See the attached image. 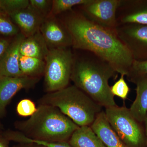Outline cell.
<instances>
[{
  "mask_svg": "<svg viewBox=\"0 0 147 147\" xmlns=\"http://www.w3.org/2000/svg\"><path fill=\"white\" fill-rule=\"evenodd\" d=\"M62 19L72 37L74 50L94 53L108 61L118 74L126 76L134 60L113 31L96 24L80 11L66 12Z\"/></svg>",
  "mask_w": 147,
  "mask_h": 147,
  "instance_id": "cell-1",
  "label": "cell"
},
{
  "mask_svg": "<svg viewBox=\"0 0 147 147\" xmlns=\"http://www.w3.org/2000/svg\"><path fill=\"white\" fill-rule=\"evenodd\" d=\"M80 50L82 53H74L71 76L74 85L101 107L116 106L109 81L116 79L118 73L104 59L89 51Z\"/></svg>",
  "mask_w": 147,
  "mask_h": 147,
  "instance_id": "cell-2",
  "label": "cell"
},
{
  "mask_svg": "<svg viewBox=\"0 0 147 147\" xmlns=\"http://www.w3.org/2000/svg\"><path fill=\"white\" fill-rule=\"evenodd\" d=\"M15 127L17 131L33 140L68 142L79 126L56 107L39 104L33 115L27 120L16 122Z\"/></svg>",
  "mask_w": 147,
  "mask_h": 147,
  "instance_id": "cell-3",
  "label": "cell"
},
{
  "mask_svg": "<svg viewBox=\"0 0 147 147\" xmlns=\"http://www.w3.org/2000/svg\"><path fill=\"white\" fill-rule=\"evenodd\" d=\"M39 102L58 108L79 127L90 126L102 111V107L74 85L47 92Z\"/></svg>",
  "mask_w": 147,
  "mask_h": 147,
  "instance_id": "cell-4",
  "label": "cell"
},
{
  "mask_svg": "<svg viewBox=\"0 0 147 147\" xmlns=\"http://www.w3.org/2000/svg\"><path fill=\"white\" fill-rule=\"evenodd\" d=\"M71 47L49 49L45 59L44 85L51 92L68 86L71 81L74 55Z\"/></svg>",
  "mask_w": 147,
  "mask_h": 147,
  "instance_id": "cell-5",
  "label": "cell"
},
{
  "mask_svg": "<svg viewBox=\"0 0 147 147\" xmlns=\"http://www.w3.org/2000/svg\"><path fill=\"white\" fill-rule=\"evenodd\" d=\"M108 122L119 138L127 147L147 146L144 128L125 105L105 108Z\"/></svg>",
  "mask_w": 147,
  "mask_h": 147,
  "instance_id": "cell-6",
  "label": "cell"
},
{
  "mask_svg": "<svg viewBox=\"0 0 147 147\" xmlns=\"http://www.w3.org/2000/svg\"><path fill=\"white\" fill-rule=\"evenodd\" d=\"M115 32L131 53L134 60H147V26L121 24L116 27Z\"/></svg>",
  "mask_w": 147,
  "mask_h": 147,
  "instance_id": "cell-7",
  "label": "cell"
},
{
  "mask_svg": "<svg viewBox=\"0 0 147 147\" xmlns=\"http://www.w3.org/2000/svg\"><path fill=\"white\" fill-rule=\"evenodd\" d=\"M120 0H89L78 6L85 17L96 24L113 31L117 27L116 13Z\"/></svg>",
  "mask_w": 147,
  "mask_h": 147,
  "instance_id": "cell-8",
  "label": "cell"
},
{
  "mask_svg": "<svg viewBox=\"0 0 147 147\" xmlns=\"http://www.w3.org/2000/svg\"><path fill=\"white\" fill-rule=\"evenodd\" d=\"M40 31L49 49L72 47L71 34L62 20L50 15L41 24Z\"/></svg>",
  "mask_w": 147,
  "mask_h": 147,
  "instance_id": "cell-9",
  "label": "cell"
},
{
  "mask_svg": "<svg viewBox=\"0 0 147 147\" xmlns=\"http://www.w3.org/2000/svg\"><path fill=\"white\" fill-rule=\"evenodd\" d=\"M40 79V78L26 76H0V118L5 116L7 106L18 91L34 87Z\"/></svg>",
  "mask_w": 147,
  "mask_h": 147,
  "instance_id": "cell-10",
  "label": "cell"
},
{
  "mask_svg": "<svg viewBox=\"0 0 147 147\" xmlns=\"http://www.w3.org/2000/svg\"><path fill=\"white\" fill-rule=\"evenodd\" d=\"M116 20L117 26L128 24L147 26V1L120 0Z\"/></svg>",
  "mask_w": 147,
  "mask_h": 147,
  "instance_id": "cell-11",
  "label": "cell"
},
{
  "mask_svg": "<svg viewBox=\"0 0 147 147\" xmlns=\"http://www.w3.org/2000/svg\"><path fill=\"white\" fill-rule=\"evenodd\" d=\"M21 32L14 36L0 61V76L19 77L24 76L19 67L21 43L25 38Z\"/></svg>",
  "mask_w": 147,
  "mask_h": 147,
  "instance_id": "cell-12",
  "label": "cell"
},
{
  "mask_svg": "<svg viewBox=\"0 0 147 147\" xmlns=\"http://www.w3.org/2000/svg\"><path fill=\"white\" fill-rule=\"evenodd\" d=\"M8 16L26 38L39 31L41 24L45 19L34 10L30 5L27 8Z\"/></svg>",
  "mask_w": 147,
  "mask_h": 147,
  "instance_id": "cell-13",
  "label": "cell"
},
{
  "mask_svg": "<svg viewBox=\"0 0 147 147\" xmlns=\"http://www.w3.org/2000/svg\"><path fill=\"white\" fill-rule=\"evenodd\" d=\"M90 127L106 147H127L110 126L103 110L98 115Z\"/></svg>",
  "mask_w": 147,
  "mask_h": 147,
  "instance_id": "cell-14",
  "label": "cell"
},
{
  "mask_svg": "<svg viewBox=\"0 0 147 147\" xmlns=\"http://www.w3.org/2000/svg\"><path fill=\"white\" fill-rule=\"evenodd\" d=\"M136 85V96L129 110L140 123H144L147 113V76H142L132 81Z\"/></svg>",
  "mask_w": 147,
  "mask_h": 147,
  "instance_id": "cell-15",
  "label": "cell"
},
{
  "mask_svg": "<svg viewBox=\"0 0 147 147\" xmlns=\"http://www.w3.org/2000/svg\"><path fill=\"white\" fill-rule=\"evenodd\" d=\"M49 49L40 31L25 38L20 46V55L45 60Z\"/></svg>",
  "mask_w": 147,
  "mask_h": 147,
  "instance_id": "cell-16",
  "label": "cell"
},
{
  "mask_svg": "<svg viewBox=\"0 0 147 147\" xmlns=\"http://www.w3.org/2000/svg\"><path fill=\"white\" fill-rule=\"evenodd\" d=\"M68 143L71 147H106L89 126L79 127L71 135Z\"/></svg>",
  "mask_w": 147,
  "mask_h": 147,
  "instance_id": "cell-17",
  "label": "cell"
},
{
  "mask_svg": "<svg viewBox=\"0 0 147 147\" xmlns=\"http://www.w3.org/2000/svg\"><path fill=\"white\" fill-rule=\"evenodd\" d=\"M19 65L21 71L25 76L40 78L44 75L45 60L20 55Z\"/></svg>",
  "mask_w": 147,
  "mask_h": 147,
  "instance_id": "cell-18",
  "label": "cell"
},
{
  "mask_svg": "<svg viewBox=\"0 0 147 147\" xmlns=\"http://www.w3.org/2000/svg\"><path fill=\"white\" fill-rule=\"evenodd\" d=\"M89 0H53L50 15L57 16L61 13L72 10L76 6L86 3Z\"/></svg>",
  "mask_w": 147,
  "mask_h": 147,
  "instance_id": "cell-19",
  "label": "cell"
},
{
  "mask_svg": "<svg viewBox=\"0 0 147 147\" xmlns=\"http://www.w3.org/2000/svg\"><path fill=\"white\" fill-rule=\"evenodd\" d=\"M29 5V0H0V10L9 16L27 8Z\"/></svg>",
  "mask_w": 147,
  "mask_h": 147,
  "instance_id": "cell-20",
  "label": "cell"
},
{
  "mask_svg": "<svg viewBox=\"0 0 147 147\" xmlns=\"http://www.w3.org/2000/svg\"><path fill=\"white\" fill-rule=\"evenodd\" d=\"M7 16L2 12L0 13V34L15 36L20 32V30Z\"/></svg>",
  "mask_w": 147,
  "mask_h": 147,
  "instance_id": "cell-21",
  "label": "cell"
},
{
  "mask_svg": "<svg viewBox=\"0 0 147 147\" xmlns=\"http://www.w3.org/2000/svg\"><path fill=\"white\" fill-rule=\"evenodd\" d=\"M126 76L130 82L139 77L147 76V60H134Z\"/></svg>",
  "mask_w": 147,
  "mask_h": 147,
  "instance_id": "cell-22",
  "label": "cell"
},
{
  "mask_svg": "<svg viewBox=\"0 0 147 147\" xmlns=\"http://www.w3.org/2000/svg\"><path fill=\"white\" fill-rule=\"evenodd\" d=\"M125 75H121L120 78L110 86L112 93L114 96L120 98L124 101L127 98L130 88L124 79Z\"/></svg>",
  "mask_w": 147,
  "mask_h": 147,
  "instance_id": "cell-23",
  "label": "cell"
},
{
  "mask_svg": "<svg viewBox=\"0 0 147 147\" xmlns=\"http://www.w3.org/2000/svg\"><path fill=\"white\" fill-rule=\"evenodd\" d=\"M30 6L34 10L45 18L51 13L53 1L30 0Z\"/></svg>",
  "mask_w": 147,
  "mask_h": 147,
  "instance_id": "cell-24",
  "label": "cell"
},
{
  "mask_svg": "<svg viewBox=\"0 0 147 147\" xmlns=\"http://www.w3.org/2000/svg\"><path fill=\"white\" fill-rule=\"evenodd\" d=\"M37 110L35 103L32 100L25 98L20 100L16 106V112L22 117H31Z\"/></svg>",
  "mask_w": 147,
  "mask_h": 147,
  "instance_id": "cell-25",
  "label": "cell"
},
{
  "mask_svg": "<svg viewBox=\"0 0 147 147\" xmlns=\"http://www.w3.org/2000/svg\"><path fill=\"white\" fill-rule=\"evenodd\" d=\"M41 144L47 147H71L67 142H42Z\"/></svg>",
  "mask_w": 147,
  "mask_h": 147,
  "instance_id": "cell-26",
  "label": "cell"
},
{
  "mask_svg": "<svg viewBox=\"0 0 147 147\" xmlns=\"http://www.w3.org/2000/svg\"><path fill=\"white\" fill-rule=\"evenodd\" d=\"M11 41L5 38H0V61L9 46Z\"/></svg>",
  "mask_w": 147,
  "mask_h": 147,
  "instance_id": "cell-27",
  "label": "cell"
},
{
  "mask_svg": "<svg viewBox=\"0 0 147 147\" xmlns=\"http://www.w3.org/2000/svg\"><path fill=\"white\" fill-rule=\"evenodd\" d=\"M13 147H47L43 145L38 144L32 142L29 143H18V144L13 146Z\"/></svg>",
  "mask_w": 147,
  "mask_h": 147,
  "instance_id": "cell-28",
  "label": "cell"
},
{
  "mask_svg": "<svg viewBox=\"0 0 147 147\" xmlns=\"http://www.w3.org/2000/svg\"><path fill=\"white\" fill-rule=\"evenodd\" d=\"M144 123V128L145 135H146V139L147 144V113Z\"/></svg>",
  "mask_w": 147,
  "mask_h": 147,
  "instance_id": "cell-29",
  "label": "cell"
},
{
  "mask_svg": "<svg viewBox=\"0 0 147 147\" xmlns=\"http://www.w3.org/2000/svg\"><path fill=\"white\" fill-rule=\"evenodd\" d=\"M7 140H6L3 137V139H0V147H7L6 142Z\"/></svg>",
  "mask_w": 147,
  "mask_h": 147,
  "instance_id": "cell-30",
  "label": "cell"
},
{
  "mask_svg": "<svg viewBox=\"0 0 147 147\" xmlns=\"http://www.w3.org/2000/svg\"><path fill=\"white\" fill-rule=\"evenodd\" d=\"M1 122H0V131H1Z\"/></svg>",
  "mask_w": 147,
  "mask_h": 147,
  "instance_id": "cell-31",
  "label": "cell"
},
{
  "mask_svg": "<svg viewBox=\"0 0 147 147\" xmlns=\"http://www.w3.org/2000/svg\"><path fill=\"white\" fill-rule=\"evenodd\" d=\"M1 12H2V11H1V10H0V13H1Z\"/></svg>",
  "mask_w": 147,
  "mask_h": 147,
  "instance_id": "cell-32",
  "label": "cell"
}]
</instances>
